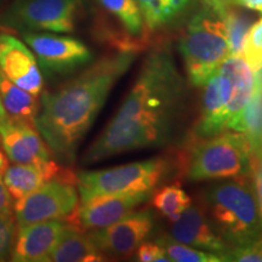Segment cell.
<instances>
[{
    "instance_id": "obj_4",
    "label": "cell",
    "mask_w": 262,
    "mask_h": 262,
    "mask_svg": "<svg viewBox=\"0 0 262 262\" xmlns=\"http://www.w3.org/2000/svg\"><path fill=\"white\" fill-rule=\"evenodd\" d=\"M250 142L245 134L224 131L196 139L183 163V171L192 182L245 178L250 176Z\"/></svg>"
},
{
    "instance_id": "obj_36",
    "label": "cell",
    "mask_w": 262,
    "mask_h": 262,
    "mask_svg": "<svg viewBox=\"0 0 262 262\" xmlns=\"http://www.w3.org/2000/svg\"><path fill=\"white\" fill-rule=\"evenodd\" d=\"M260 149H262V148H260ZM256 150H257V149H256Z\"/></svg>"
},
{
    "instance_id": "obj_6",
    "label": "cell",
    "mask_w": 262,
    "mask_h": 262,
    "mask_svg": "<svg viewBox=\"0 0 262 262\" xmlns=\"http://www.w3.org/2000/svg\"><path fill=\"white\" fill-rule=\"evenodd\" d=\"M170 170V160L157 157L97 171H81L77 173L79 203L103 194L153 192Z\"/></svg>"
},
{
    "instance_id": "obj_31",
    "label": "cell",
    "mask_w": 262,
    "mask_h": 262,
    "mask_svg": "<svg viewBox=\"0 0 262 262\" xmlns=\"http://www.w3.org/2000/svg\"><path fill=\"white\" fill-rule=\"evenodd\" d=\"M224 2L262 14V0H224Z\"/></svg>"
},
{
    "instance_id": "obj_30",
    "label": "cell",
    "mask_w": 262,
    "mask_h": 262,
    "mask_svg": "<svg viewBox=\"0 0 262 262\" xmlns=\"http://www.w3.org/2000/svg\"><path fill=\"white\" fill-rule=\"evenodd\" d=\"M0 212L14 215V202L6 188L2 173H0Z\"/></svg>"
},
{
    "instance_id": "obj_25",
    "label": "cell",
    "mask_w": 262,
    "mask_h": 262,
    "mask_svg": "<svg viewBox=\"0 0 262 262\" xmlns=\"http://www.w3.org/2000/svg\"><path fill=\"white\" fill-rule=\"evenodd\" d=\"M147 31H155L172 18L164 0H136Z\"/></svg>"
},
{
    "instance_id": "obj_11",
    "label": "cell",
    "mask_w": 262,
    "mask_h": 262,
    "mask_svg": "<svg viewBox=\"0 0 262 262\" xmlns=\"http://www.w3.org/2000/svg\"><path fill=\"white\" fill-rule=\"evenodd\" d=\"M150 194L152 192H136L94 196L89 201L79 203L75 211L66 221L81 232L106 228L147 202Z\"/></svg>"
},
{
    "instance_id": "obj_35",
    "label": "cell",
    "mask_w": 262,
    "mask_h": 262,
    "mask_svg": "<svg viewBox=\"0 0 262 262\" xmlns=\"http://www.w3.org/2000/svg\"><path fill=\"white\" fill-rule=\"evenodd\" d=\"M4 2H5V0H0V4H3Z\"/></svg>"
},
{
    "instance_id": "obj_18",
    "label": "cell",
    "mask_w": 262,
    "mask_h": 262,
    "mask_svg": "<svg viewBox=\"0 0 262 262\" xmlns=\"http://www.w3.org/2000/svg\"><path fill=\"white\" fill-rule=\"evenodd\" d=\"M226 130V102L222 95L220 74L216 72L204 85L202 114L195 126V136L196 139H206Z\"/></svg>"
},
{
    "instance_id": "obj_17",
    "label": "cell",
    "mask_w": 262,
    "mask_h": 262,
    "mask_svg": "<svg viewBox=\"0 0 262 262\" xmlns=\"http://www.w3.org/2000/svg\"><path fill=\"white\" fill-rule=\"evenodd\" d=\"M54 179L70 180L77 183V175L62 168L54 159L35 164H9L3 172L6 188L15 201L24 198Z\"/></svg>"
},
{
    "instance_id": "obj_10",
    "label": "cell",
    "mask_w": 262,
    "mask_h": 262,
    "mask_svg": "<svg viewBox=\"0 0 262 262\" xmlns=\"http://www.w3.org/2000/svg\"><path fill=\"white\" fill-rule=\"evenodd\" d=\"M155 217L149 210L131 211L116 224L86 232L106 256L130 257L152 233Z\"/></svg>"
},
{
    "instance_id": "obj_3",
    "label": "cell",
    "mask_w": 262,
    "mask_h": 262,
    "mask_svg": "<svg viewBox=\"0 0 262 262\" xmlns=\"http://www.w3.org/2000/svg\"><path fill=\"white\" fill-rule=\"evenodd\" d=\"M199 203L212 228L229 248L245 247L262 235L250 176L215 183L203 192Z\"/></svg>"
},
{
    "instance_id": "obj_23",
    "label": "cell",
    "mask_w": 262,
    "mask_h": 262,
    "mask_svg": "<svg viewBox=\"0 0 262 262\" xmlns=\"http://www.w3.org/2000/svg\"><path fill=\"white\" fill-rule=\"evenodd\" d=\"M157 243L162 245L170 261L172 262H221L225 258L220 255L209 253V251L201 250L189 247L187 244L180 243L170 237L169 234L159 235L156 238Z\"/></svg>"
},
{
    "instance_id": "obj_33",
    "label": "cell",
    "mask_w": 262,
    "mask_h": 262,
    "mask_svg": "<svg viewBox=\"0 0 262 262\" xmlns=\"http://www.w3.org/2000/svg\"><path fill=\"white\" fill-rule=\"evenodd\" d=\"M8 165H9V159L4 153V150H3L2 145H0V173H2V175Z\"/></svg>"
},
{
    "instance_id": "obj_1",
    "label": "cell",
    "mask_w": 262,
    "mask_h": 262,
    "mask_svg": "<svg viewBox=\"0 0 262 262\" xmlns=\"http://www.w3.org/2000/svg\"><path fill=\"white\" fill-rule=\"evenodd\" d=\"M186 84L168 44L149 51L116 116L91 143L84 164L131 150L162 147L171 140L183 110Z\"/></svg>"
},
{
    "instance_id": "obj_22",
    "label": "cell",
    "mask_w": 262,
    "mask_h": 262,
    "mask_svg": "<svg viewBox=\"0 0 262 262\" xmlns=\"http://www.w3.org/2000/svg\"><path fill=\"white\" fill-rule=\"evenodd\" d=\"M150 199L156 210L170 221L178 220L192 204L191 196L183 191L179 182L159 188Z\"/></svg>"
},
{
    "instance_id": "obj_27",
    "label": "cell",
    "mask_w": 262,
    "mask_h": 262,
    "mask_svg": "<svg viewBox=\"0 0 262 262\" xmlns=\"http://www.w3.org/2000/svg\"><path fill=\"white\" fill-rule=\"evenodd\" d=\"M226 261L262 262V235L245 247L229 249L226 254Z\"/></svg>"
},
{
    "instance_id": "obj_7",
    "label": "cell",
    "mask_w": 262,
    "mask_h": 262,
    "mask_svg": "<svg viewBox=\"0 0 262 262\" xmlns=\"http://www.w3.org/2000/svg\"><path fill=\"white\" fill-rule=\"evenodd\" d=\"M83 0H14L0 14V28L15 32L71 33Z\"/></svg>"
},
{
    "instance_id": "obj_9",
    "label": "cell",
    "mask_w": 262,
    "mask_h": 262,
    "mask_svg": "<svg viewBox=\"0 0 262 262\" xmlns=\"http://www.w3.org/2000/svg\"><path fill=\"white\" fill-rule=\"evenodd\" d=\"M24 41L45 74H68L93 61L90 49L78 39L50 32H25Z\"/></svg>"
},
{
    "instance_id": "obj_12",
    "label": "cell",
    "mask_w": 262,
    "mask_h": 262,
    "mask_svg": "<svg viewBox=\"0 0 262 262\" xmlns=\"http://www.w3.org/2000/svg\"><path fill=\"white\" fill-rule=\"evenodd\" d=\"M0 145L10 162L16 164L44 163L54 157L34 123L14 117L0 123Z\"/></svg>"
},
{
    "instance_id": "obj_19",
    "label": "cell",
    "mask_w": 262,
    "mask_h": 262,
    "mask_svg": "<svg viewBox=\"0 0 262 262\" xmlns=\"http://www.w3.org/2000/svg\"><path fill=\"white\" fill-rule=\"evenodd\" d=\"M106 257L86 232H81L70 225L52 250L48 262H95L107 260Z\"/></svg>"
},
{
    "instance_id": "obj_21",
    "label": "cell",
    "mask_w": 262,
    "mask_h": 262,
    "mask_svg": "<svg viewBox=\"0 0 262 262\" xmlns=\"http://www.w3.org/2000/svg\"><path fill=\"white\" fill-rule=\"evenodd\" d=\"M0 100L9 117L34 123L38 114V97L9 79L0 70Z\"/></svg>"
},
{
    "instance_id": "obj_24",
    "label": "cell",
    "mask_w": 262,
    "mask_h": 262,
    "mask_svg": "<svg viewBox=\"0 0 262 262\" xmlns=\"http://www.w3.org/2000/svg\"><path fill=\"white\" fill-rule=\"evenodd\" d=\"M242 56L253 72L262 68V18L254 22L245 34L242 45Z\"/></svg>"
},
{
    "instance_id": "obj_34",
    "label": "cell",
    "mask_w": 262,
    "mask_h": 262,
    "mask_svg": "<svg viewBox=\"0 0 262 262\" xmlns=\"http://www.w3.org/2000/svg\"><path fill=\"white\" fill-rule=\"evenodd\" d=\"M8 117H9L8 113H6L5 108H4V106H3V103H2V100H0V123L4 122V120Z\"/></svg>"
},
{
    "instance_id": "obj_26",
    "label": "cell",
    "mask_w": 262,
    "mask_h": 262,
    "mask_svg": "<svg viewBox=\"0 0 262 262\" xmlns=\"http://www.w3.org/2000/svg\"><path fill=\"white\" fill-rule=\"evenodd\" d=\"M16 221L12 214L0 212V261L10 260L16 234Z\"/></svg>"
},
{
    "instance_id": "obj_15",
    "label": "cell",
    "mask_w": 262,
    "mask_h": 262,
    "mask_svg": "<svg viewBox=\"0 0 262 262\" xmlns=\"http://www.w3.org/2000/svg\"><path fill=\"white\" fill-rule=\"evenodd\" d=\"M169 235L180 243L220 255L225 261L226 254L231 249L212 228L201 203L191 204L178 220L171 221Z\"/></svg>"
},
{
    "instance_id": "obj_28",
    "label": "cell",
    "mask_w": 262,
    "mask_h": 262,
    "mask_svg": "<svg viewBox=\"0 0 262 262\" xmlns=\"http://www.w3.org/2000/svg\"><path fill=\"white\" fill-rule=\"evenodd\" d=\"M250 180L256 196L258 211L262 222V149L251 150L250 155Z\"/></svg>"
},
{
    "instance_id": "obj_32",
    "label": "cell",
    "mask_w": 262,
    "mask_h": 262,
    "mask_svg": "<svg viewBox=\"0 0 262 262\" xmlns=\"http://www.w3.org/2000/svg\"><path fill=\"white\" fill-rule=\"evenodd\" d=\"M164 2H165L170 14L173 17V16H176L180 11L185 9V6L188 4L189 0H164Z\"/></svg>"
},
{
    "instance_id": "obj_14",
    "label": "cell",
    "mask_w": 262,
    "mask_h": 262,
    "mask_svg": "<svg viewBox=\"0 0 262 262\" xmlns=\"http://www.w3.org/2000/svg\"><path fill=\"white\" fill-rule=\"evenodd\" d=\"M66 220L42 221L16 228L10 260L14 262H48L64 231Z\"/></svg>"
},
{
    "instance_id": "obj_2",
    "label": "cell",
    "mask_w": 262,
    "mask_h": 262,
    "mask_svg": "<svg viewBox=\"0 0 262 262\" xmlns=\"http://www.w3.org/2000/svg\"><path fill=\"white\" fill-rule=\"evenodd\" d=\"M137 52L117 50L85 68L58 89L41 93L34 125L58 163H74L81 141L114 85L134 63Z\"/></svg>"
},
{
    "instance_id": "obj_16",
    "label": "cell",
    "mask_w": 262,
    "mask_h": 262,
    "mask_svg": "<svg viewBox=\"0 0 262 262\" xmlns=\"http://www.w3.org/2000/svg\"><path fill=\"white\" fill-rule=\"evenodd\" d=\"M219 72L229 81V98L226 104L227 130L238 131L254 95V72L242 55H229L221 63Z\"/></svg>"
},
{
    "instance_id": "obj_5",
    "label": "cell",
    "mask_w": 262,
    "mask_h": 262,
    "mask_svg": "<svg viewBox=\"0 0 262 262\" xmlns=\"http://www.w3.org/2000/svg\"><path fill=\"white\" fill-rule=\"evenodd\" d=\"M179 49L188 79L204 86L229 56L228 33L222 19L205 4L193 16L180 39Z\"/></svg>"
},
{
    "instance_id": "obj_29",
    "label": "cell",
    "mask_w": 262,
    "mask_h": 262,
    "mask_svg": "<svg viewBox=\"0 0 262 262\" xmlns=\"http://www.w3.org/2000/svg\"><path fill=\"white\" fill-rule=\"evenodd\" d=\"M136 260L141 262H171L168 255H166L162 245L157 242L145 241L137 248L135 253Z\"/></svg>"
},
{
    "instance_id": "obj_13",
    "label": "cell",
    "mask_w": 262,
    "mask_h": 262,
    "mask_svg": "<svg viewBox=\"0 0 262 262\" xmlns=\"http://www.w3.org/2000/svg\"><path fill=\"white\" fill-rule=\"evenodd\" d=\"M0 70L19 88L41 95L44 79L37 58L26 42L9 33H0Z\"/></svg>"
},
{
    "instance_id": "obj_20",
    "label": "cell",
    "mask_w": 262,
    "mask_h": 262,
    "mask_svg": "<svg viewBox=\"0 0 262 262\" xmlns=\"http://www.w3.org/2000/svg\"><path fill=\"white\" fill-rule=\"evenodd\" d=\"M104 14L116 19L122 31L134 44H145L147 31L136 0H95Z\"/></svg>"
},
{
    "instance_id": "obj_8",
    "label": "cell",
    "mask_w": 262,
    "mask_h": 262,
    "mask_svg": "<svg viewBox=\"0 0 262 262\" xmlns=\"http://www.w3.org/2000/svg\"><path fill=\"white\" fill-rule=\"evenodd\" d=\"M79 205L77 183L64 179L45 182L14 204L16 226L22 227L42 221L66 220Z\"/></svg>"
}]
</instances>
